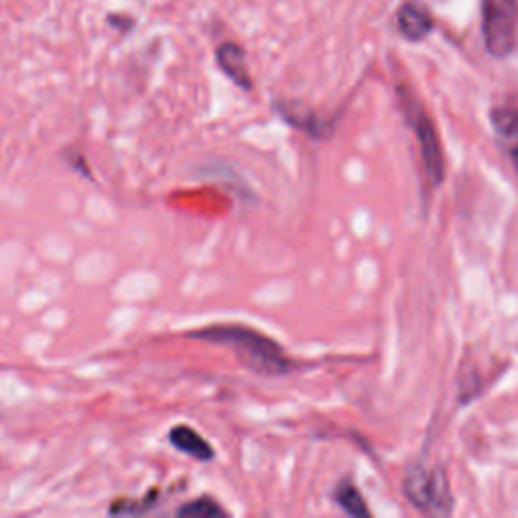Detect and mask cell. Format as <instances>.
Here are the masks:
<instances>
[{
  "label": "cell",
  "instance_id": "8992f818",
  "mask_svg": "<svg viewBox=\"0 0 518 518\" xmlns=\"http://www.w3.org/2000/svg\"><path fill=\"white\" fill-rule=\"evenodd\" d=\"M397 23L401 35L409 41H421L429 35L431 29H434V19H431L429 11L419 3H405L399 9Z\"/></svg>",
  "mask_w": 518,
  "mask_h": 518
},
{
  "label": "cell",
  "instance_id": "7a4b0ae2",
  "mask_svg": "<svg viewBox=\"0 0 518 518\" xmlns=\"http://www.w3.org/2000/svg\"><path fill=\"white\" fill-rule=\"evenodd\" d=\"M403 492L409 498V502L423 512L448 516L454 510V496L450 490L448 476L442 468H409L403 480Z\"/></svg>",
  "mask_w": 518,
  "mask_h": 518
},
{
  "label": "cell",
  "instance_id": "6da1fadb",
  "mask_svg": "<svg viewBox=\"0 0 518 518\" xmlns=\"http://www.w3.org/2000/svg\"><path fill=\"white\" fill-rule=\"evenodd\" d=\"M189 336L231 349L239 363L255 375L280 377L294 369V363L276 340L241 324H215L189 332Z\"/></svg>",
  "mask_w": 518,
  "mask_h": 518
},
{
  "label": "cell",
  "instance_id": "ba28073f",
  "mask_svg": "<svg viewBox=\"0 0 518 518\" xmlns=\"http://www.w3.org/2000/svg\"><path fill=\"white\" fill-rule=\"evenodd\" d=\"M492 126L508 148L518 170V112L512 108H496L492 112Z\"/></svg>",
  "mask_w": 518,
  "mask_h": 518
},
{
  "label": "cell",
  "instance_id": "30bf717a",
  "mask_svg": "<svg viewBox=\"0 0 518 518\" xmlns=\"http://www.w3.org/2000/svg\"><path fill=\"white\" fill-rule=\"evenodd\" d=\"M177 514L185 516V518H221V516H227V512L221 508V504H217L209 496L195 498L193 502L181 506Z\"/></svg>",
  "mask_w": 518,
  "mask_h": 518
},
{
  "label": "cell",
  "instance_id": "5b68a950",
  "mask_svg": "<svg viewBox=\"0 0 518 518\" xmlns=\"http://www.w3.org/2000/svg\"><path fill=\"white\" fill-rule=\"evenodd\" d=\"M168 442L175 446L179 452L199 460V462H211L215 458L213 446L189 425H177L170 429Z\"/></svg>",
  "mask_w": 518,
  "mask_h": 518
},
{
  "label": "cell",
  "instance_id": "52a82bcc",
  "mask_svg": "<svg viewBox=\"0 0 518 518\" xmlns=\"http://www.w3.org/2000/svg\"><path fill=\"white\" fill-rule=\"evenodd\" d=\"M217 63L223 69V73L227 77H231L239 88H243V90L251 88V77H249L247 65H245V53L239 45L223 43L217 51Z\"/></svg>",
  "mask_w": 518,
  "mask_h": 518
},
{
  "label": "cell",
  "instance_id": "277c9868",
  "mask_svg": "<svg viewBox=\"0 0 518 518\" xmlns=\"http://www.w3.org/2000/svg\"><path fill=\"white\" fill-rule=\"evenodd\" d=\"M409 124L419 140V148H421V156H423V164L429 179L434 181V185H440L444 181V172H446V160H444V150L436 132L434 122L429 120V116L425 114V110L413 102V100H403Z\"/></svg>",
  "mask_w": 518,
  "mask_h": 518
},
{
  "label": "cell",
  "instance_id": "9c48e42d",
  "mask_svg": "<svg viewBox=\"0 0 518 518\" xmlns=\"http://www.w3.org/2000/svg\"><path fill=\"white\" fill-rule=\"evenodd\" d=\"M334 500L336 504L353 516H369V508L365 504L363 494L359 492V488L353 482H342L336 486L334 490Z\"/></svg>",
  "mask_w": 518,
  "mask_h": 518
},
{
  "label": "cell",
  "instance_id": "3957f363",
  "mask_svg": "<svg viewBox=\"0 0 518 518\" xmlns=\"http://www.w3.org/2000/svg\"><path fill=\"white\" fill-rule=\"evenodd\" d=\"M518 0H482V33L490 55L506 57L516 45Z\"/></svg>",
  "mask_w": 518,
  "mask_h": 518
}]
</instances>
